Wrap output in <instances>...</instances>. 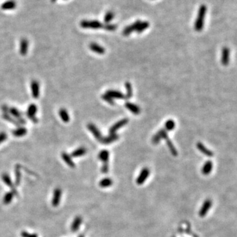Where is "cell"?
<instances>
[{
    "instance_id": "cell-1",
    "label": "cell",
    "mask_w": 237,
    "mask_h": 237,
    "mask_svg": "<svg viewBox=\"0 0 237 237\" xmlns=\"http://www.w3.org/2000/svg\"><path fill=\"white\" fill-rule=\"evenodd\" d=\"M206 13H207V7L205 5H202L199 7L197 18L194 23V29L198 32L202 31L203 28Z\"/></svg>"
},
{
    "instance_id": "cell-2",
    "label": "cell",
    "mask_w": 237,
    "mask_h": 237,
    "mask_svg": "<svg viewBox=\"0 0 237 237\" xmlns=\"http://www.w3.org/2000/svg\"><path fill=\"white\" fill-rule=\"evenodd\" d=\"M38 112V107L35 104H30L29 106L27 108L26 111V116L29 119L32 121V122L34 123H38V118L36 117V115Z\"/></svg>"
},
{
    "instance_id": "cell-3",
    "label": "cell",
    "mask_w": 237,
    "mask_h": 237,
    "mask_svg": "<svg viewBox=\"0 0 237 237\" xmlns=\"http://www.w3.org/2000/svg\"><path fill=\"white\" fill-rule=\"evenodd\" d=\"M80 26L83 29H98L103 26L102 24L98 20H82Z\"/></svg>"
},
{
    "instance_id": "cell-4",
    "label": "cell",
    "mask_w": 237,
    "mask_h": 237,
    "mask_svg": "<svg viewBox=\"0 0 237 237\" xmlns=\"http://www.w3.org/2000/svg\"><path fill=\"white\" fill-rule=\"evenodd\" d=\"M150 174V171L148 168H144L141 170L140 173L138 177L136 178V183L138 185H142L147 180V178L149 177Z\"/></svg>"
},
{
    "instance_id": "cell-5",
    "label": "cell",
    "mask_w": 237,
    "mask_h": 237,
    "mask_svg": "<svg viewBox=\"0 0 237 237\" xmlns=\"http://www.w3.org/2000/svg\"><path fill=\"white\" fill-rule=\"evenodd\" d=\"M212 204L213 202L211 199L208 198L205 200V201L203 202L201 208L200 209V211L198 213L199 216L201 217H204L206 215L208 214L209 210L211 208Z\"/></svg>"
},
{
    "instance_id": "cell-6",
    "label": "cell",
    "mask_w": 237,
    "mask_h": 237,
    "mask_svg": "<svg viewBox=\"0 0 237 237\" xmlns=\"http://www.w3.org/2000/svg\"><path fill=\"white\" fill-rule=\"evenodd\" d=\"M129 123V119L128 118H123L120 121H118V122L116 123H115L113 126H112L110 129L109 130V135H112V134H115L117 130L122 128L123 127H124L125 124Z\"/></svg>"
},
{
    "instance_id": "cell-7",
    "label": "cell",
    "mask_w": 237,
    "mask_h": 237,
    "mask_svg": "<svg viewBox=\"0 0 237 237\" xmlns=\"http://www.w3.org/2000/svg\"><path fill=\"white\" fill-rule=\"evenodd\" d=\"M30 89H31L32 96L34 99H38L40 96V83L38 80H33L30 83Z\"/></svg>"
},
{
    "instance_id": "cell-8",
    "label": "cell",
    "mask_w": 237,
    "mask_h": 237,
    "mask_svg": "<svg viewBox=\"0 0 237 237\" xmlns=\"http://www.w3.org/2000/svg\"><path fill=\"white\" fill-rule=\"evenodd\" d=\"M62 195V191L61 189L59 188H57L55 189L53 192V196L52 198V200H51V204L53 207H57L59 205L61 202V198Z\"/></svg>"
},
{
    "instance_id": "cell-9",
    "label": "cell",
    "mask_w": 237,
    "mask_h": 237,
    "mask_svg": "<svg viewBox=\"0 0 237 237\" xmlns=\"http://www.w3.org/2000/svg\"><path fill=\"white\" fill-rule=\"evenodd\" d=\"M230 61V50L229 48L224 47L221 51V61L223 66H227Z\"/></svg>"
},
{
    "instance_id": "cell-10",
    "label": "cell",
    "mask_w": 237,
    "mask_h": 237,
    "mask_svg": "<svg viewBox=\"0 0 237 237\" xmlns=\"http://www.w3.org/2000/svg\"><path fill=\"white\" fill-rule=\"evenodd\" d=\"M29 41L26 38H23L20 40V45H19V53L23 56H25L28 53L29 50Z\"/></svg>"
},
{
    "instance_id": "cell-11",
    "label": "cell",
    "mask_w": 237,
    "mask_h": 237,
    "mask_svg": "<svg viewBox=\"0 0 237 237\" xmlns=\"http://www.w3.org/2000/svg\"><path fill=\"white\" fill-rule=\"evenodd\" d=\"M87 128L91 132H92L95 138L98 140V141H99V140L102 138V136L101 132H100L99 129L97 128V127L95 125V124H94L92 123H89L87 124Z\"/></svg>"
},
{
    "instance_id": "cell-12",
    "label": "cell",
    "mask_w": 237,
    "mask_h": 237,
    "mask_svg": "<svg viewBox=\"0 0 237 237\" xmlns=\"http://www.w3.org/2000/svg\"><path fill=\"white\" fill-rule=\"evenodd\" d=\"M1 178H2V180L4 182L5 184L8 186L9 187H10L11 189H12V192H13L15 194H16L17 195L18 193H17V190H15V188L14 187V185L13 184V183H12V181L10 178V177L9 176V175L7 173H3V175H1Z\"/></svg>"
},
{
    "instance_id": "cell-13",
    "label": "cell",
    "mask_w": 237,
    "mask_h": 237,
    "mask_svg": "<svg viewBox=\"0 0 237 237\" xmlns=\"http://www.w3.org/2000/svg\"><path fill=\"white\" fill-rule=\"evenodd\" d=\"M118 139V135L115 134H112V135H109L106 137H102L99 140V142H101L102 144H109L113 143V142L117 140Z\"/></svg>"
},
{
    "instance_id": "cell-14",
    "label": "cell",
    "mask_w": 237,
    "mask_h": 237,
    "mask_svg": "<svg viewBox=\"0 0 237 237\" xmlns=\"http://www.w3.org/2000/svg\"><path fill=\"white\" fill-rule=\"evenodd\" d=\"M83 223V218L80 216H77L75 219L71 226V230L72 233H76L80 229V227Z\"/></svg>"
},
{
    "instance_id": "cell-15",
    "label": "cell",
    "mask_w": 237,
    "mask_h": 237,
    "mask_svg": "<svg viewBox=\"0 0 237 237\" xmlns=\"http://www.w3.org/2000/svg\"><path fill=\"white\" fill-rule=\"evenodd\" d=\"M140 23V20H136L135 23L132 24V25H130L128 26H127L126 28H124V29L123 30V35L129 36L130 34H131L132 32L136 31Z\"/></svg>"
},
{
    "instance_id": "cell-16",
    "label": "cell",
    "mask_w": 237,
    "mask_h": 237,
    "mask_svg": "<svg viewBox=\"0 0 237 237\" xmlns=\"http://www.w3.org/2000/svg\"><path fill=\"white\" fill-rule=\"evenodd\" d=\"M196 147L198 148V150L200 151H201V152L203 154H204L205 156H208V157H212L213 156H214V152L206 148L204 145H203L202 143H201V142H198V143H197Z\"/></svg>"
},
{
    "instance_id": "cell-17",
    "label": "cell",
    "mask_w": 237,
    "mask_h": 237,
    "mask_svg": "<svg viewBox=\"0 0 237 237\" xmlns=\"http://www.w3.org/2000/svg\"><path fill=\"white\" fill-rule=\"evenodd\" d=\"M27 132H28V130H27L25 127H20L13 130V131H12V134H13V135L15 136V137L20 138L25 136L27 134Z\"/></svg>"
},
{
    "instance_id": "cell-18",
    "label": "cell",
    "mask_w": 237,
    "mask_h": 237,
    "mask_svg": "<svg viewBox=\"0 0 237 237\" xmlns=\"http://www.w3.org/2000/svg\"><path fill=\"white\" fill-rule=\"evenodd\" d=\"M89 47H90V49L91 50L98 54L103 55V54H104L105 52V50L104 48L101 46V45H99L98 44L94 43V42H92V43H91L89 45Z\"/></svg>"
},
{
    "instance_id": "cell-19",
    "label": "cell",
    "mask_w": 237,
    "mask_h": 237,
    "mask_svg": "<svg viewBox=\"0 0 237 237\" xmlns=\"http://www.w3.org/2000/svg\"><path fill=\"white\" fill-rule=\"evenodd\" d=\"M107 95L109 96H110L112 98H117V99H124L125 98V95L119 92V91L117 90H108L105 93Z\"/></svg>"
},
{
    "instance_id": "cell-20",
    "label": "cell",
    "mask_w": 237,
    "mask_h": 237,
    "mask_svg": "<svg viewBox=\"0 0 237 237\" xmlns=\"http://www.w3.org/2000/svg\"><path fill=\"white\" fill-rule=\"evenodd\" d=\"M213 169V162L211 161H207L202 167V173L203 175H208L211 173Z\"/></svg>"
},
{
    "instance_id": "cell-21",
    "label": "cell",
    "mask_w": 237,
    "mask_h": 237,
    "mask_svg": "<svg viewBox=\"0 0 237 237\" xmlns=\"http://www.w3.org/2000/svg\"><path fill=\"white\" fill-rule=\"evenodd\" d=\"M125 107L129 109V110L132 112V113L135 115H138L140 113V108L137 105H136L135 104H132L131 102H127L125 103Z\"/></svg>"
},
{
    "instance_id": "cell-22",
    "label": "cell",
    "mask_w": 237,
    "mask_h": 237,
    "mask_svg": "<svg viewBox=\"0 0 237 237\" xmlns=\"http://www.w3.org/2000/svg\"><path fill=\"white\" fill-rule=\"evenodd\" d=\"M61 157H62L63 160L66 163L67 165H69L70 168H75V164L73 161H72L71 156H69L67 153L63 152L61 154Z\"/></svg>"
},
{
    "instance_id": "cell-23",
    "label": "cell",
    "mask_w": 237,
    "mask_h": 237,
    "mask_svg": "<svg viewBox=\"0 0 237 237\" xmlns=\"http://www.w3.org/2000/svg\"><path fill=\"white\" fill-rule=\"evenodd\" d=\"M98 158L100 161H102L103 164H108L109 152L106 150H102L98 154Z\"/></svg>"
},
{
    "instance_id": "cell-24",
    "label": "cell",
    "mask_w": 237,
    "mask_h": 237,
    "mask_svg": "<svg viewBox=\"0 0 237 237\" xmlns=\"http://www.w3.org/2000/svg\"><path fill=\"white\" fill-rule=\"evenodd\" d=\"M59 115L60 118L63 122L67 123H69L70 121V116L67 110L65 108H61L59 111Z\"/></svg>"
},
{
    "instance_id": "cell-25",
    "label": "cell",
    "mask_w": 237,
    "mask_h": 237,
    "mask_svg": "<svg viewBox=\"0 0 237 237\" xmlns=\"http://www.w3.org/2000/svg\"><path fill=\"white\" fill-rule=\"evenodd\" d=\"M113 183V180H112L111 178L105 177L102 178V180L99 182V186L103 188H108L112 186Z\"/></svg>"
},
{
    "instance_id": "cell-26",
    "label": "cell",
    "mask_w": 237,
    "mask_h": 237,
    "mask_svg": "<svg viewBox=\"0 0 237 237\" xmlns=\"http://www.w3.org/2000/svg\"><path fill=\"white\" fill-rule=\"evenodd\" d=\"M87 150L84 147H80L77 149H76L75 151H72L71 153V157H78L83 156L84 155L86 154Z\"/></svg>"
},
{
    "instance_id": "cell-27",
    "label": "cell",
    "mask_w": 237,
    "mask_h": 237,
    "mask_svg": "<svg viewBox=\"0 0 237 237\" xmlns=\"http://www.w3.org/2000/svg\"><path fill=\"white\" fill-rule=\"evenodd\" d=\"M17 6L16 2L13 0H10V1H7L1 5V9L4 10H13Z\"/></svg>"
},
{
    "instance_id": "cell-28",
    "label": "cell",
    "mask_w": 237,
    "mask_h": 237,
    "mask_svg": "<svg viewBox=\"0 0 237 237\" xmlns=\"http://www.w3.org/2000/svg\"><path fill=\"white\" fill-rule=\"evenodd\" d=\"M9 111H10V113L12 117H15V118H17V121L20 118H23L22 113H21V112L17 108H9Z\"/></svg>"
},
{
    "instance_id": "cell-29",
    "label": "cell",
    "mask_w": 237,
    "mask_h": 237,
    "mask_svg": "<svg viewBox=\"0 0 237 237\" xmlns=\"http://www.w3.org/2000/svg\"><path fill=\"white\" fill-rule=\"evenodd\" d=\"M165 140H166L167 145H168V146L169 149L170 151H171V154L174 156H177L178 155L177 150V149L175 148L174 144H173V142H171V140H170L169 138H168L167 139H165Z\"/></svg>"
},
{
    "instance_id": "cell-30",
    "label": "cell",
    "mask_w": 237,
    "mask_h": 237,
    "mask_svg": "<svg viewBox=\"0 0 237 237\" xmlns=\"http://www.w3.org/2000/svg\"><path fill=\"white\" fill-rule=\"evenodd\" d=\"M124 86H125L126 89V95H125V98L127 99H130L132 97V85L130 84L129 82H126L125 84H124Z\"/></svg>"
},
{
    "instance_id": "cell-31",
    "label": "cell",
    "mask_w": 237,
    "mask_h": 237,
    "mask_svg": "<svg viewBox=\"0 0 237 237\" xmlns=\"http://www.w3.org/2000/svg\"><path fill=\"white\" fill-rule=\"evenodd\" d=\"M13 197H14V194L13 192H7L4 195V198H3V202H4V203L5 205L10 204V203L12 202V200H13Z\"/></svg>"
},
{
    "instance_id": "cell-32",
    "label": "cell",
    "mask_w": 237,
    "mask_h": 237,
    "mask_svg": "<svg viewBox=\"0 0 237 237\" xmlns=\"http://www.w3.org/2000/svg\"><path fill=\"white\" fill-rule=\"evenodd\" d=\"M2 117H3V118H4L5 120L9 121L10 123H11L15 124V125L19 126V124H20L17 121L15 120V118L12 116H10V115H9L7 113H3Z\"/></svg>"
},
{
    "instance_id": "cell-33",
    "label": "cell",
    "mask_w": 237,
    "mask_h": 237,
    "mask_svg": "<svg viewBox=\"0 0 237 237\" xmlns=\"http://www.w3.org/2000/svg\"><path fill=\"white\" fill-rule=\"evenodd\" d=\"M149 26H150V23L147 22V21H144V22H142V23L140 22V23L139 24V25L136 31L138 33H141L146 29H147L149 27Z\"/></svg>"
},
{
    "instance_id": "cell-34",
    "label": "cell",
    "mask_w": 237,
    "mask_h": 237,
    "mask_svg": "<svg viewBox=\"0 0 237 237\" xmlns=\"http://www.w3.org/2000/svg\"><path fill=\"white\" fill-rule=\"evenodd\" d=\"M175 127V121L172 119H169L166 121L165 124V128L166 131H171L173 130Z\"/></svg>"
},
{
    "instance_id": "cell-35",
    "label": "cell",
    "mask_w": 237,
    "mask_h": 237,
    "mask_svg": "<svg viewBox=\"0 0 237 237\" xmlns=\"http://www.w3.org/2000/svg\"><path fill=\"white\" fill-rule=\"evenodd\" d=\"M114 16L115 15H114V13H113V12H111V11L108 12V13L105 14V17H104L105 23H109V22H111V21L113 19Z\"/></svg>"
},
{
    "instance_id": "cell-36",
    "label": "cell",
    "mask_w": 237,
    "mask_h": 237,
    "mask_svg": "<svg viewBox=\"0 0 237 237\" xmlns=\"http://www.w3.org/2000/svg\"><path fill=\"white\" fill-rule=\"evenodd\" d=\"M102 98L104 99V101L109 103V104H111V105H114L115 104V103L114 102V100L113 99V98H111V97L109 96L108 95H107L106 94H103V95L102 96Z\"/></svg>"
},
{
    "instance_id": "cell-37",
    "label": "cell",
    "mask_w": 237,
    "mask_h": 237,
    "mask_svg": "<svg viewBox=\"0 0 237 237\" xmlns=\"http://www.w3.org/2000/svg\"><path fill=\"white\" fill-rule=\"evenodd\" d=\"M157 133L160 136V137L162 138V139L163 138V139L165 140L168 138H169L168 137V132L166 131L165 129H160Z\"/></svg>"
},
{
    "instance_id": "cell-38",
    "label": "cell",
    "mask_w": 237,
    "mask_h": 237,
    "mask_svg": "<svg viewBox=\"0 0 237 237\" xmlns=\"http://www.w3.org/2000/svg\"><path fill=\"white\" fill-rule=\"evenodd\" d=\"M15 177H16V184L17 185H19L20 184L21 178V174L19 168L15 169Z\"/></svg>"
},
{
    "instance_id": "cell-39",
    "label": "cell",
    "mask_w": 237,
    "mask_h": 237,
    "mask_svg": "<svg viewBox=\"0 0 237 237\" xmlns=\"http://www.w3.org/2000/svg\"><path fill=\"white\" fill-rule=\"evenodd\" d=\"M161 140H162V138L160 137V136L157 133H156L151 138V142H152V144H157L159 143Z\"/></svg>"
},
{
    "instance_id": "cell-40",
    "label": "cell",
    "mask_w": 237,
    "mask_h": 237,
    "mask_svg": "<svg viewBox=\"0 0 237 237\" xmlns=\"http://www.w3.org/2000/svg\"><path fill=\"white\" fill-rule=\"evenodd\" d=\"M117 28V25H111V24H108V25L104 26V29L105 30H108V31H113V30H116Z\"/></svg>"
},
{
    "instance_id": "cell-41",
    "label": "cell",
    "mask_w": 237,
    "mask_h": 237,
    "mask_svg": "<svg viewBox=\"0 0 237 237\" xmlns=\"http://www.w3.org/2000/svg\"><path fill=\"white\" fill-rule=\"evenodd\" d=\"M7 139V133H5V132H0V144H2L3 142L5 141Z\"/></svg>"
},
{
    "instance_id": "cell-42",
    "label": "cell",
    "mask_w": 237,
    "mask_h": 237,
    "mask_svg": "<svg viewBox=\"0 0 237 237\" xmlns=\"http://www.w3.org/2000/svg\"><path fill=\"white\" fill-rule=\"evenodd\" d=\"M20 235L22 237H38V235H36V234H30L26 231H23Z\"/></svg>"
},
{
    "instance_id": "cell-43",
    "label": "cell",
    "mask_w": 237,
    "mask_h": 237,
    "mask_svg": "<svg viewBox=\"0 0 237 237\" xmlns=\"http://www.w3.org/2000/svg\"><path fill=\"white\" fill-rule=\"evenodd\" d=\"M101 171L103 173H107L109 171V164H103Z\"/></svg>"
},
{
    "instance_id": "cell-44",
    "label": "cell",
    "mask_w": 237,
    "mask_h": 237,
    "mask_svg": "<svg viewBox=\"0 0 237 237\" xmlns=\"http://www.w3.org/2000/svg\"><path fill=\"white\" fill-rule=\"evenodd\" d=\"M51 1H52L53 2H54V1H56V0H51Z\"/></svg>"
},
{
    "instance_id": "cell-45",
    "label": "cell",
    "mask_w": 237,
    "mask_h": 237,
    "mask_svg": "<svg viewBox=\"0 0 237 237\" xmlns=\"http://www.w3.org/2000/svg\"><path fill=\"white\" fill-rule=\"evenodd\" d=\"M173 237H175V236H173Z\"/></svg>"
}]
</instances>
